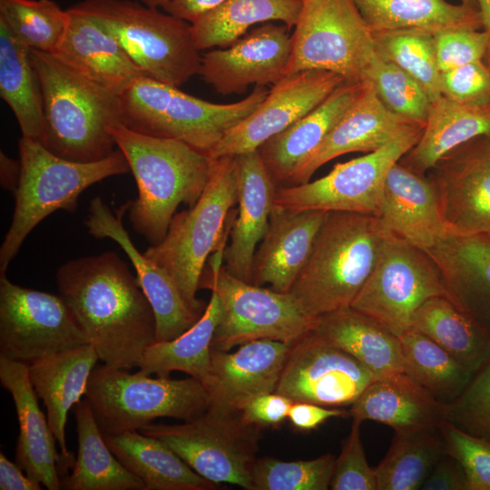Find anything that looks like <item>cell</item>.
<instances>
[{
    "label": "cell",
    "mask_w": 490,
    "mask_h": 490,
    "mask_svg": "<svg viewBox=\"0 0 490 490\" xmlns=\"http://www.w3.org/2000/svg\"><path fill=\"white\" fill-rule=\"evenodd\" d=\"M484 61L490 67V46L488 47L486 54L485 55Z\"/></svg>",
    "instance_id": "obj_61"
},
{
    "label": "cell",
    "mask_w": 490,
    "mask_h": 490,
    "mask_svg": "<svg viewBox=\"0 0 490 490\" xmlns=\"http://www.w3.org/2000/svg\"><path fill=\"white\" fill-rule=\"evenodd\" d=\"M436 296L451 299L432 258L426 251L388 233L372 272L350 307L398 337L411 328L416 309Z\"/></svg>",
    "instance_id": "obj_13"
},
{
    "label": "cell",
    "mask_w": 490,
    "mask_h": 490,
    "mask_svg": "<svg viewBox=\"0 0 490 490\" xmlns=\"http://www.w3.org/2000/svg\"><path fill=\"white\" fill-rule=\"evenodd\" d=\"M111 133L138 188L128 209L132 226L151 245L159 244L178 206L191 207L201 196L211 159L181 140L145 135L122 123Z\"/></svg>",
    "instance_id": "obj_2"
},
{
    "label": "cell",
    "mask_w": 490,
    "mask_h": 490,
    "mask_svg": "<svg viewBox=\"0 0 490 490\" xmlns=\"http://www.w3.org/2000/svg\"><path fill=\"white\" fill-rule=\"evenodd\" d=\"M215 257L204 268L199 288L214 291L221 315L211 342L212 350L230 351L241 344L269 339L293 345L318 325L293 295L262 288L231 275Z\"/></svg>",
    "instance_id": "obj_10"
},
{
    "label": "cell",
    "mask_w": 490,
    "mask_h": 490,
    "mask_svg": "<svg viewBox=\"0 0 490 490\" xmlns=\"http://www.w3.org/2000/svg\"><path fill=\"white\" fill-rule=\"evenodd\" d=\"M1 185L15 192L20 175V162L10 159L1 152Z\"/></svg>",
    "instance_id": "obj_57"
},
{
    "label": "cell",
    "mask_w": 490,
    "mask_h": 490,
    "mask_svg": "<svg viewBox=\"0 0 490 490\" xmlns=\"http://www.w3.org/2000/svg\"><path fill=\"white\" fill-rule=\"evenodd\" d=\"M313 333L354 357L375 379L404 372L398 337L351 307L320 316Z\"/></svg>",
    "instance_id": "obj_32"
},
{
    "label": "cell",
    "mask_w": 490,
    "mask_h": 490,
    "mask_svg": "<svg viewBox=\"0 0 490 490\" xmlns=\"http://www.w3.org/2000/svg\"><path fill=\"white\" fill-rule=\"evenodd\" d=\"M238 201L236 156L211 159L204 191L188 210L174 214L163 240L143 254L172 279L188 307L202 315L196 298L209 255L220 245L230 209Z\"/></svg>",
    "instance_id": "obj_6"
},
{
    "label": "cell",
    "mask_w": 490,
    "mask_h": 490,
    "mask_svg": "<svg viewBox=\"0 0 490 490\" xmlns=\"http://www.w3.org/2000/svg\"><path fill=\"white\" fill-rule=\"evenodd\" d=\"M45 120L42 144L62 158L91 162L112 154L111 128L122 123L120 96L51 53L30 49Z\"/></svg>",
    "instance_id": "obj_3"
},
{
    "label": "cell",
    "mask_w": 490,
    "mask_h": 490,
    "mask_svg": "<svg viewBox=\"0 0 490 490\" xmlns=\"http://www.w3.org/2000/svg\"><path fill=\"white\" fill-rule=\"evenodd\" d=\"M416 127L368 154L338 163L325 176L299 185L277 187L274 206L292 211H345L377 216L390 168L419 141Z\"/></svg>",
    "instance_id": "obj_14"
},
{
    "label": "cell",
    "mask_w": 490,
    "mask_h": 490,
    "mask_svg": "<svg viewBox=\"0 0 490 490\" xmlns=\"http://www.w3.org/2000/svg\"><path fill=\"white\" fill-rule=\"evenodd\" d=\"M67 11L68 26L54 55L118 96L137 79L147 76L93 17L73 6Z\"/></svg>",
    "instance_id": "obj_24"
},
{
    "label": "cell",
    "mask_w": 490,
    "mask_h": 490,
    "mask_svg": "<svg viewBox=\"0 0 490 490\" xmlns=\"http://www.w3.org/2000/svg\"><path fill=\"white\" fill-rule=\"evenodd\" d=\"M482 135H490V101L462 103L441 95L430 103L419 141L398 162L426 175L447 152Z\"/></svg>",
    "instance_id": "obj_33"
},
{
    "label": "cell",
    "mask_w": 490,
    "mask_h": 490,
    "mask_svg": "<svg viewBox=\"0 0 490 490\" xmlns=\"http://www.w3.org/2000/svg\"><path fill=\"white\" fill-rule=\"evenodd\" d=\"M0 18L29 49L51 54L69 23L68 11L52 0H0Z\"/></svg>",
    "instance_id": "obj_44"
},
{
    "label": "cell",
    "mask_w": 490,
    "mask_h": 490,
    "mask_svg": "<svg viewBox=\"0 0 490 490\" xmlns=\"http://www.w3.org/2000/svg\"><path fill=\"white\" fill-rule=\"evenodd\" d=\"M347 416H348V410L338 407H329L309 402H293L288 419L297 429L310 431L318 428L329 418Z\"/></svg>",
    "instance_id": "obj_54"
},
{
    "label": "cell",
    "mask_w": 490,
    "mask_h": 490,
    "mask_svg": "<svg viewBox=\"0 0 490 490\" xmlns=\"http://www.w3.org/2000/svg\"><path fill=\"white\" fill-rule=\"evenodd\" d=\"M375 52L372 32L354 0H306L291 34L286 76L324 70L361 82Z\"/></svg>",
    "instance_id": "obj_11"
},
{
    "label": "cell",
    "mask_w": 490,
    "mask_h": 490,
    "mask_svg": "<svg viewBox=\"0 0 490 490\" xmlns=\"http://www.w3.org/2000/svg\"><path fill=\"white\" fill-rule=\"evenodd\" d=\"M260 429L245 423L240 413L207 409L182 424L150 423L140 432L163 442L205 479L251 490Z\"/></svg>",
    "instance_id": "obj_12"
},
{
    "label": "cell",
    "mask_w": 490,
    "mask_h": 490,
    "mask_svg": "<svg viewBox=\"0 0 490 490\" xmlns=\"http://www.w3.org/2000/svg\"><path fill=\"white\" fill-rule=\"evenodd\" d=\"M0 381L12 396L19 422L15 463L47 489H61L62 456L31 384L29 364L0 355Z\"/></svg>",
    "instance_id": "obj_23"
},
{
    "label": "cell",
    "mask_w": 490,
    "mask_h": 490,
    "mask_svg": "<svg viewBox=\"0 0 490 490\" xmlns=\"http://www.w3.org/2000/svg\"><path fill=\"white\" fill-rule=\"evenodd\" d=\"M446 449L462 465L468 490H490V443L455 426L447 420L437 424Z\"/></svg>",
    "instance_id": "obj_48"
},
{
    "label": "cell",
    "mask_w": 490,
    "mask_h": 490,
    "mask_svg": "<svg viewBox=\"0 0 490 490\" xmlns=\"http://www.w3.org/2000/svg\"><path fill=\"white\" fill-rule=\"evenodd\" d=\"M327 215L323 211H292L274 206L267 232L253 257L250 282L289 292Z\"/></svg>",
    "instance_id": "obj_25"
},
{
    "label": "cell",
    "mask_w": 490,
    "mask_h": 490,
    "mask_svg": "<svg viewBox=\"0 0 490 490\" xmlns=\"http://www.w3.org/2000/svg\"><path fill=\"white\" fill-rule=\"evenodd\" d=\"M291 345L269 339L250 341L234 352L211 349V364L204 384L208 410L239 413L251 397L275 392Z\"/></svg>",
    "instance_id": "obj_21"
},
{
    "label": "cell",
    "mask_w": 490,
    "mask_h": 490,
    "mask_svg": "<svg viewBox=\"0 0 490 490\" xmlns=\"http://www.w3.org/2000/svg\"><path fill=\"white\" fill-rule=\"evenodd\" d=\"M99 359L92 344L68 348L29 364V378L47 411V420L62 452L61 469L73 465L65 441V424L72 407L85 395Z\"/></svg>",
    "instance_id": "obj_29"
},
{
    "label": "cell",
    "mask_w": 490,
    "mask_h": 490,
    "mask_svg": "<svg viewBox=\"0 0 490 490\" xmlns=\"http://www.w3.org/2000/svg\"><path fill=\"white\" fill-rule=\"evenodd\" d=\"M15 463L11 462L0 452L1 490H42V484L31 479Z\"/></svg>",
    "instance_id": "obj_56"
},
{
    "label": "cell",
    "mask_w": 490,
    "mask_h": 490,
    "mask_svg": "<svg viewBox=\"0 0 490 490\" xmlns=\"http://www.w3.org/2000/svg\"><path fill=\"white\" fill-rule=\"evenodd\" d=\"M238 165V215L230 229V243L223 251L225 269L250 282L257 244L265 236L274 207L276 184L259 151L236 156Z\"/></svg>",
    "instance_id": "obj_28"
},
{
    "label": "cell",
    "mask_w": 490,
    "mask_h": 490,
    "mask_svg": "<svg viewBox=\"0 0 490 490\" xmlns=\"http://www.w3.org/2000/svg\"><path fill=\"white\" fill-rule=\"evenodd\" d=\"M18 152L20 175L11 225L0 248V273H5L24 240L44 218L58 210L75 211L84 190L130 172L119 149L103 160L81 162L57 156L41 142L22 136Z\"/></svg>",
    "instance_id": "obj_5"
},
{
    "label": "cell",
    "mask_w": 490,
    "mask_h": 490,
    "mask_svg": "<svg viewBox=\"0 0 490 490\" xmlns=\"http://www.w3.org/2000/svg\"><path fill=\"white\" fill-rule=\"evenodd\" d=\"M335 456L325 454L311 460L282 461L257 458L251 490H327L334 470Z\"/></svg>",
    "instance_id": "obj_46"
},
{
    "label": "cell",
    "mask_w": 490,
    "mask_h": 490,
    "mask_svg": "<svg viewBox=\"0 0 490 490\" xmlns=\"http://www.w3.org/2000/svg\"><path fill=\"white\" fill-rule=\"evenodd\" d=\"M445 412L446 404L400 372L374 379L350 406L348 416L402 431L436 426L445 420Z\"/></svg>",
    "instance_id": "obj_31"
},
{
    "label": "cell",
    "mask_w": 490,
    "mask_h": 490,
    "mask_svg": "<svg viewBox=\"0 0 490 490\" xmlns=\"http://www.w3.org/2000/svg\"><path fill=\"white\" fill-rule=\"evenodd\" d=\"M447 235L490 230V135L466 142L427 172Z\"/></svg>",
    "instance_id": "obj_17"
},
{
    "label": "cell",
    "mask_w": 490,
    "mask_h": 490,
    "mask_svg": "<svg viewBox=\"0 0 490 490\" xmlns=\"http://www.w3.org/2000/svg\"><path fill=\"white\" fill-rule=\"evenodd\" d=\"M374 379L354 357L312 331L291 345L275 392L292 402L348 407Z\"/></svg>",
    "instance_id": "obj_16"
},
{
    "label": "cell",
    "mask_w": 490,
    "mask_h": 490,
    "mask_svg": "<svg viewBox=\"0 0 490 490\" xmlns=\"http://www.w3.org/2000/svg\"><path fill=\"white\" fill-rule=\"evenodd\" d=\"M129 205L130 201L113 213L101 197H94L89 204L85 226L93 238L111 239L123 250L152 308L156 341L172 340L193 326L201 316L188 307L169 274L140 252L132 241L122 223Z\"/></svg>",
    "instance_id": "obj_20"
},
{
    "label": "cell",
    "mask_w": 490,
    "mask_h": 490,
    "mask_svg": "<svg viewBox=\"0 0 490 490\" xmlns=\"http://www.w3.org/2000/svg\"><path fill=\"white\" fill-rule=\"evenodd\" d=\"M226 0H169L163 7L166 13L191 24Z\"/></svg>",
    "instance_id": "obj_55"
},
{
    "label": "cell",
    "mask_w": 490,
    "mask_h": 490,
    "mask_svg": "<svg viewBox=\"0 0 490 490\" xmlns=\"http://www.w3.org/2000/svg\"><path fill=\"white\" fill-rule=\"evenodd\" d=\"M118 460L145 485V490H215L161 440L138 430L103 435Z\"/></svg>",
    "instance_id": "obj_34"
},
{
    "label": "cell",
    "mask_w": 490,
    "mask_h": 490,
    "mask_svg": "<svg viewBox=\"0 0 490 490\" xmlns=\"http://www.w3.org/2000/svg\"><path fill=\"white\" fill-rule=\"evenodd\" d=\"M84 397L103 435L140 430L157 417L190 421L209 407L205 386L192 377L153 378L105 364L93 369Z\"/></svg>",
    "instance_id": "obj_8"
},
{
    "label": "cell",
    "mask_w": 490,
    "mask_h": 490,
    "mask_svg": "<svg viewBox=\"0 0 490 490\" xmlns=\"http://www.w3.org/2000/svg\"><path fill=\"white\" fill-rule=\"evenodd\" d=\"M422 490H468L466 472L447 452L435 464L422 485Z\"/></svg>",
    "instance_id": "obj_53"
},
{
    "label": "cell",
    "mask_w": 490,
    "mask_h": 490,
    "mask_svg": "<svg viewBox=\"0 0 490 490\" xmlns=\"http://www.w3.org/2000/svg\"><path fill=\"white\" fill-rule=\"evenodd\" d=\"M435 51L441 73L484 60L489 39L483 30L453 28L434 34Z\"/></svg>",
    "instance_id": "obj_50"
},
{
    "label": "cell",
    "mask_w": 490,
    "mask_h": 490,
    "mask_svg": "<svg viewBox=\"0 0 490 490\" xmlns=\"http://www.w3.org/2000/svg\"><path fill=\"white\" fill-rule=\"evenodd\" d=\"M387 234L376 215L328 212L289 292L313 317L350 307Z\"/></svg>",
    "instance_id": "obj_4"
},
{
    "label": "cell",
    "mask_w": 490,
    "mask_h": 490,
    "mask_svg": "<svg viewBox=\"0 0 490 490\" xmlns=\"http://www.w3.org/2000/svg\"><path fill=\"white\" fill-rule=\"evenodd\" d=\"M78 454L73 470L62 479L68 490H145L144 483L130 472L107 446L86 399L74 409Z\"/></svg>",
    "instance_id": "obj_35"
},
{
    "label": "cell",
    "mask_w": 490,
    "mask_h": 490,
    "mask_svg": "<svg viewBox=\"0 0 490 490\" xmlns=\"http://www.w3.org/2000/svg\"><path fill=\"white\" fill-rule=\"evenodd\" d=\"M482 19L483 29L488 35L490 46V0H475ZM488 46V47H489Z\"/></svg>",
    "instance_id": "obj_58"
},
{
    "label": "cell",
    "mask_w": 490,
    "mask_h": 490,
    "mask_svg": "<svg viewBox=\"0 0 490 490\" xmlns=\"http://www.w3.org/2000/svg\"><path fill=\"white\" fill-rule=\"evenodd\" d=\"M289 27H256L231 45L201 55L198 74L217 93H242L250 84L277 83L286 76L291 54Z\"/></svg>",
    "instance_id": "obj_19"
},
{
    "label": "cell",
    "mask_w": 490,
    "mask_h": 490,
    "mask_svg": "<svg viewBox=\"0 0 490 490\" xmlns=\"http://www.w3.org/2000/svg\"><path fill=\"white\" fill-rule=\"evenodd\" d=\"M345 79L332 72L306 70L273 84L257 109L229 129L209 152L211 159L257 151L322 103Z\"/></svg>",
    "instance_id": "obj_18"
},
{
    "label": "cell",
    "mask_w": 490,
    "mask_h": 490,
    "mask_svg": "<svg viewBox=\"0 0 490 490\" xmlns=\"http://www.w3.org/2000/svg\"><path fill=\"white\" fill-rule=\"evenodd\" d=\"M372 33L416 30L436 34L453 28H483L477 7L446 0H354Z\"/></svg>",
    "instance_id": "obj_36"
},
{
    "label": "cell",
    "mask_w": 490,
    "mask_h": 490,
    "mask_svg": "<svg viewBox=\"0 0 490 490\" xmlns=\"http://www.w3.org/2000/svg\"><path fill=\"white\" fill-rule=\"evenodd\" d=\"M293 402L277 392L264 393L250 398L240 409L241 419L262 428L280 425L286 418Z\"/></svg>",
    "instance_id": "obj_52"
},
{
    "label": "cell",
    "mask_w": 490,
    "mask_h": 490,
    "mask_svg": "<svg viewBox=\"0 0 490 490\" xmlns=\"http://www.w3.org/2000/svg\"><path fill=\"white\" fill-rule=\"evenodd\" d=\"M302 2L298 0H226L191 24L197 48L228 47L258 23L281 21L295 26Z\"/></svg>",
    "instance_id": "obj_40"
},
{
    "label": "cell",
    "mask_w": 490,
    "mask_h": 490,
    "mask_svg": "<svg viewBox=\"0 0 490 490\" xmlns=\"http://www.w3.org/2000/svg\"><path fill=\"white\" fill-rule=\"evenodd\" d=\"M411 327L473 373L490 357V338L447 297L436 296L425 301L414 313Z\"/></svg>",
    "instance_id": "obj_39"
},
{
    "label": "cell",
    "mask_w": 490,
    "mask_h": 490,
    "mask_svg": "<svg viewBox=\"0 0 490 490\" xmlns=\"http://www.w3.org/2000/svg\"><path fill=\"white\" fill-rule=\"evenodd\" d=\"M372 34L376 52L414 78L431 102L442 95L434 34L416 30L374 32Z\"/></svg>",
    "instance_id": "obj_43"
},
{
    "label": "cell",
    "mask_w": 490,
    "mask_h": 490,
    "mask_svg": "<svg viewBox=\"0 0 490 490\" xmlns=\"http://www.w3.org/2000/svg\"><path fill=\"white\" fill-rule=\"evenodd\" d=\"M461 2H462V4L477 7V4H476L475 0H461Z\"/></svg>",
    "instance_id": "obj_60"
},
{
    "label": "cell",
    "mask_w": 490,
    "mask_h": 490,
    "mask_svg": "<svg viewBox=\"0 0 490 490\" xmlns=\"http://www.w3.org/2000/svg\"><path fill=\"white\" fill-rule=\"evenodd\" d=\"M363 80L372 83L379 100L391 112L426 123L431 101L424 88L398 66L375 52Z\"/></svg>",
    "instance_id": "obj_45"
},
{
    "label": "cell",
    "mask_w": 490,
    "mask_h": 490,
    "mask_svg": "<svg viewBox=\"0 0 490 490\" xmlns=\"http://www.w3.org/2000/svg\"><path fill=\"white\" fill-rule=\"evenodd\" d=\"M0 95L13 111L22 136L42 143L45 134V120L30 49L1 18Z\"/></svg>",
    "instance_id": "obj_37"
},
{
    "label": "cell",
    "mask_w": 490,
    "mask_h": 490,
    "mask_svg": "<svg viewBox=\"0 0 490 490\" xmlns=\"http://www.w3.org/2000/svg\"><path fill=\"white\" fill-rule=\"evenodd\" d=\"M445 420L490 443V357L465 391L446 404Z\"/></svg>",
    "instance_id": "obj_47"
},
{
    "label": "cell",
    "mask_w": 490,
    "mask_h": 490,
    "mask_svg": "<svg viewBox=\"0 0 490 490\" xmlns=\"http://www.w3.org/2000/svg\"><path fill=\"white\" fill-rule=\"evenodd\" d=\"M363 81L346 82L317 108L259 149L277 187L287 186L297 168L321 144L358 97Z\"/></svg>",
    "instance_id": "obj_30"
},
{
    "label": "cell",
    "mask_w": 490,
    "mask_h": 490,
    "mask_svg": "<svg viewBox=\"0 0 490 490\" xmlns=\"http://www.w3.org/2000/svg\"><path fill=\"white\" fill-rule=\"evenodd\" d=\"M377 217L389 234L425 251L447 235L432 183L399 162L387 174Z\"/></svg>",
    "instance_id": "obj_26"
},
{
    "label": "cell",
    "mask_w": 490,
    "mask_h": 490,
    "mask_svg": "<svg viewBox=\"0 0 490 490\" xmlns=\"http://www.w3.org/2000/svg\"><path fill=\"white\" fill-rule=\"evenodd\" d=\"M446 453L437 425L395 431L387 453L374 467L377 490L420 489Z\"/></svg>",
    "instance_id": "obj_41"
},
{
    "label": "cell",
    "mask_w": 490,
    "mask_h": 490,
    "mask_svg": "<svg viewBox=\"0 0 490 490\" xmlns=\"http://www.w3.org/2000/svg\"><path fill=\"white\" fill-rule=\"evenodd\" d=\"M268 93L264 86L255 85L246 98L220 104L142 76L120 95L122 123L145 135L181 140L208 155L229 129L257 109Z\"/></svg>",
    "instance_id": "obj_7"
},
{
    "label": "cell",
    "mask_w": 490,
    "mask_h": 490,
    "mask_svg": "<svg viewBox=\"0 0 490 490\" xmlns=\"http://www.w3.org/2000/svg\"><path fill=\"white\" fill-rule=\"evenodd\" d=\"M361 423L353 419L348 436L341 442L329 485L332 490H377L375 470L367 461L360 436Z\"/></svg>",
    "instance_id": "obj_49"
},
{
    "label": "cell",
    "mask_w": 490,
    "mask_h": 490,
    "mask_svg": "<svg viewBox=\"0 0 490 490\" xmlns=\"http://www.w3.org/2000/svg\"><path fill=\"white\" fill-rule=\"evenodd\" d=\"M298 1H299V2H302V3H303V2H304V1H306V0H298Z\"/></svg>",
    "instance_id": "obj_62"
},
{
    "label": "cell",
    "mask_w": 490,
    "mask_h": 490,
    "mask_svg": "<svg viewBox=\"0 0 490 490\" xmlns=\"http://www.w3.org/2000/svg\"><path fill=\"white\" fill-rule=\"evenodd\" d=\"M441 93L462 103L490 101V67L479 60L441 73Z\"/></svg>",
    "instance_id": "obj_51"
},
{
    "label": "cell",
    "mask_w": 490,
    "mask_h": 490,
    "mask_svg": "<svg viewBox=\"0 0 490 490\" xmlns=\"http://www.w3.org/2000/svg\"><path fill=\"white\" fill-rule=\"evenodd\" d=\"M398 338L404 373L437 401L450 404L465 391L475 373L437 343L413 327Z\"/></svg>",
    "instance_id": "obj_42"
},
{
    "label": "cell",
    "mask_w": 490,
    "mask_h": 490,
    "mask_svg": "<svg viewBox=\"0 0 490 490\" xmlns=\"http://www.w3.org/2000/svg\"><path fill=\"white\" fill-rule=\"evenodd\" d=\"M142 3L148 6L158 8H163L169 0H142Z\"/></svg>",
    "instance_id": "obj_59"
},
{
    "label": "cell",
    "mask_w": 490,
    "mask_h": 490,
    "mask_svg": "<svg viewBox=\"0 0 490 490\" xmlns=\"http://www.w3.org/2000/svg\"><path fill=\"white\" fill-rule=\"evenodd\" d=\"M89 343L60 295L21 287L0 273V355L30 364Z\"/></svg>",
    "instance_id": "obj_15"
},
{
    "label": "cell",
    "mask_w": 490,
    "mask_h": 490,
    "mask_svg": "<svg viewBox=\"0 0 490 490\" xmlns=\"http://www.w3.org/2000/svg\"><path fill=\"white\" fill-rule=\"evenodd\" d=\"M426 252L452 301L490 338V230L446 235Z\"/></svg>",
    "instance_id": "obj_27"
},
{
    "label": "cell",
    "mask_w": 490,
    "mask_h": 490,
    "mask_svg": "<svg viewBox=\"0 0 490 490\" xmlns=\"http://www.w3.org/2000/svg\"><path fill=\"white\" fill-rule=\"evenodd\" d=\"M73 7L113 35L147 76L180 87L198 74L201 55L190 23L132 0H83Z\"/></svg>",
    "instance_id": "obj_9"
},
{
    "label": "cell",
    "mask_w": 490,
    "mask_h": 490,
    "mask_svg": "<svg viewBox=\"0 0 490 490\" xmlns=\"http://www.w3.org/2000/svg\"><path fill=\"white\" fill-rule=\"evenodd\" d=\"M220 315V299L211 291L198 321L179 337L168 341H155L147 347L139 361V369L163 377H168L172 371H181L204 385L211 371V342Z\"/></svg>",
    "instance_id": "obj_38"
},
{
    "label": "cell",
    "mask_w": 490,
    "mask_h": 490,
    "mask_svg": "<svg viewBox=\"0 0 490 490\" xmlns=\"http://www.w3.org/2000/svg\"><path fill=\"white\" fill-rule=\"evenodd\" d=\"M421 125L426 123L391 112L379 100L372 83L363 80L356 100L321 144L297 168L287 186L309 181L318 168L338 156L374 152Z\"/></svg>",
    "instance_id": "obj_22"
},
{
    "label": "cell",
    "mask_w": 490,
    "mask_h": 490,
    "mask_svg": "<svg viewBox=\"0 0 490 490\" xmlns=\"http://www.w3.org/2000/svg\"><path fill=\"white\" fill-rule=\"evenodd\" d=\"M59 295L105 365L130 369L155 338L152 308L114 251L82 257L55 275Z\"/></svg>",
    "instance_id": "obj_1"
}]
</instances>
